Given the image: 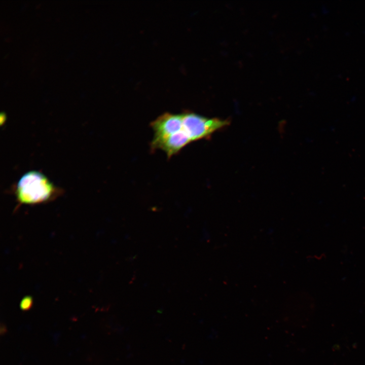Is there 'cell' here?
I'll use <instances>...</instances> for the list:
<instances>
[{"label": "cell", "mask_w": 365, "mask_h": 365, "mask_svg": "<svg viewBox=\"0 0 365 365\" xmlns=\"http://www.w3.org/2000/svg\"><path fill=\"white\" fill-rule=\"evenodd\" d=\"M150 126L154 132L150 144V145H153L182 129V114L164 113L152 121Z\"/></svg>", "instance_id": "obj_3"}, {"label": "cell", "mask_w": 365, "mask_h": 365, "mask_svg": "<svg viewBox=\"0 0 365 365\" xmlns=\"http://www.w3.org/2000/svg\"><path fill=\"white\" fill-rule=\"evenodd\" d=\"M181 114L182 128L192 142L209 138L214 132L229 124L227 120L206 118L192 112Z\"/></svg>", "instance_id": "obj_2"}, {"label": "cell", "mask_w": 365, "mask_h": 365, "mask_svg": "<svg viewBox=\"0 0 365 365\" xmlns=\"http://www.w3.org/2000/svg\"><path fill=\"white\" fill-rule=\"evenodd\" d=\"M54 188L42 174L30 171L23 175L17 184L16 195L20 203L25 204L40 203L48 200Z\"/></svg>", "instance_id": "obj_1"}, {"label": "cell", "mask_w": 365, "mask_h": 365, "mask_svg": "<svg viewBox=\"0 0 365 365\" xmlns=\"http://www.w3.org/2000/svg\"><path fill=\"white\" fill-rule=\"evenodd\" d=\"M32 299L29 296L24 297L20 303V308L23 310L28 309L31 306Z\"/></svg>", "instance_id": "obj_4"}]
</instances>
